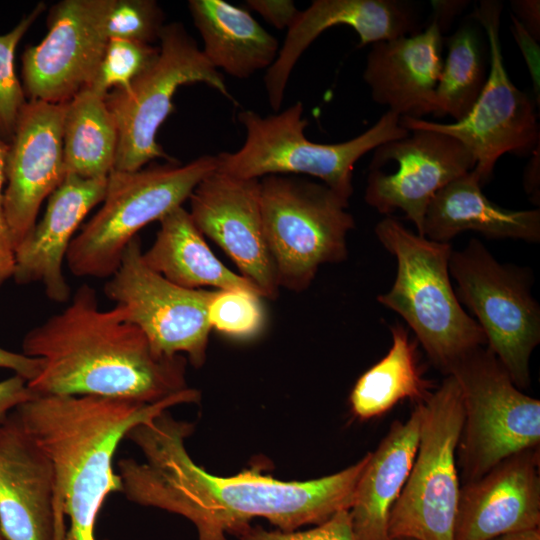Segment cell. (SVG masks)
I'll list each match as a JSON object with an SVG mask.
<instances>
[{"instance_id": "obj_1", "label": "cell", "mask_w": 540, "mask_h": 540, "mask_svg": "<svg viewBox=\"0 0 540 540\" xmlns=\"http://www.w3.org/2000/svg\"><path fill=\"white\" fill-rule=\"evenodd\" d=\"M189 422L167 410L127 434L143 460L118 462L121 492L133 503L183 516L197 540H227L256 517L282 531L319 525L352 506L370 453L335 474L309 481H281L252 467L230 476L209 474L190 457L185 440Z\"/></svg>"}, {"instance_id": "obj_2", "label": "cell", "mask_w": 540, "mask_h": 540, "mask_svg": "<svg viewBox=\"0 0 540 540\" xmlns=\"http://www.w3.org/2000/svg\"><path fill=\"white\" fill-rule=\"evenodd\" d=\"M22 353L42 360L27 382L39 395H92L155 403L187 389L186 358L157 355L118 305L101 310L82 284L68 306L26 333Z\"/></svg>"}, {"instance_id": "obj_3", "label": "cell", "mask_w": 540, "mask_h": 540, "mask_svg": "<svg viewBox=\"0 0 540 540\" xmlns=\"http://www.w3.org/2000/svg\"><path fill=\"white\" fill-rule=\"evenodd\" d=\"M199 400L187 388L155 403L92 395H39L14 414L49 458L55 495L69 519L64 540H96L98 513L112 492H121L113 457L129 431L168 408Z\"/></svg>"}, {"instance_id": "obj_4", "label": "cell", "mask_w": 540, "mask_h": 540, "mask_svg": "<svg viewBox=\"0 0 540 540\" xmlns=\"http://www.w3.org/2000/svg\"><path fill=\"white\" fill-rule=\"evenodd\" d=\"M375 234L397 261L395 281L378 302L405 320L432 363L448 375L467 353L486 345L452 287L450 243L418 235L392 216L376 225Z\"/></svg>"}, {"instance_id": "obj_5", "label": "cell", "mask_w": 540, "mask_h": 540, "mask_svg": "<svg viewBox=\"0 0 540 540\" xmlns=\"http://www.w3.org/2000/svg\"><path fill=\"white\" fill-rule=\"evenodd\" d=\"M303 112L300 101L267 116L253 110L239 112L238 120L246 132L244 144L236 152L216 155L217 170L240 179L308 175L349 201L355 163L367 152L410 133L401 125L400 116L387 110L355 138L335 144L316 143L305 136L308 121Z\"/></svg>"}, {"instance_id": "obj_6", "label": "cell", "mask_w": 540, "mask_h": 540, "mask_svg": "<svg viewBox=\"0 0 540 540\" xmlns=\"http://www.w3.org/2000/svg\"><path fill=\"white\" fill-rule=\"evenodd\" d=\"M216 169V155H203L183 165L173 162L131 172L112 170L101 208L69 246L66 262L71 273L110 278L138 231L182 206Z\"/></svg>"}, {"instance_id": "obj_7", "label": "cell", "mask_w": 540, "mask_h": 540, "mask_svg": "<svg viewBox=\"0 0 540 540\" xmlns=\"http://www.w3.org/2000/svg\"><path fill=\"white\" fill-rule=\"evenodd\" d=\"M265 240L279 287L307 289L324 264L347 258V235L355 227L349 201L323 183L296 175L260 179Z\"/></svg>"}, {"instance_id": "obj_8", "label": "cell", "mask_w": 540, "mask_h": 540, "mask_svg": "<svg viewBox=\"0 0 540 540\" xmlns=\"http://www.w3.org/2000/svg\"><path fill=\"white\" fill-rule=\"evenodd\" d=\"M417 453L388 520L390 539L454 540L460 486L456 449L464 422L452 375L421 402Z\"/></svg>"}, {"instance_id": "obj_9", "label": "cell", "mask_w": 540, "mask_h": 540, "mask_svg": "<svg viewBox=\"0 0 540 540\" xmlns=\"http://www.w3.org/2000/svg\"><path fill=\"white\" fill-rule=\"evenodd\" d=\"M157 59L128 87L110 91L106 104L116 123L118 146L113 170L131 172L162 158L175 162L157 142V132L174 110L179 87L203 83L235 102L224 77L214 68L184 25H164Z\"/></svg>"}, {"instance_id": "obj_10", "label": "cell", "mask_w": 540, "mask_h": 540, "mask_svg": "<svg viewBox=\"0 0 540 540\" xmlns=\"http://www.w3.org/2000/svg\"><path fill=\"white\" fill-rule=\"evenodd\" d=\"M448 375L455 377L462 396L458 446L466 483L511 455L539 448L540 401L519 390L488 348L467 353Z\"/></svg>"}, {"instance_id": "obj_11", "label": "cell", "mask_w": 540, "mask_h": 540, "mask_svg": "<svg viewBox=\"0 0 540 540\" xmlns=\"http://www.w3.org/2000/svg\"><path fill=\"white\" fill-rule=\"evenodd\" d=\"M449 272L457 297L477 318L487 348L518 388L530 384L529 360L540 342V307L532 297V275L501 264L477 239L452 251Z\"/></svg>"}, {"instance_id": "obj_12", "label": "cell", "mask_w": 540, "mask_h": 540, "mask_svg": "<svg viewBox=\"0 0 540 540\" xmlns=\"http://www.w3.org/2000/svg\"><path fill=\"white\" fill-rule=\"evenodd\" d=\"M501 10L498 1H481L474 12L488 37L490 68L485 86L468 115L452 124L400 117L401 125L409 131L432 130L464 144L476 160L473 170L482 186L490 180L502 155H529L540 144L536 103L512 83L504 65L499 38Z\"/></svg>"}, {"instance_id": "obj_13", "label": "cell", "mask_w": 540, "mask_h": 540, "mask_svg": "<svg viewBox=\"0 0 540 540\" xmlns=\"http://www.w3.org/2000/svg\"><path fill=\"white\" fill-rule=\"evenodd\" d=\"M104 293L141 329L157 355L185 353L194 367L204 364L212 329L208 305L214 291L180 287L149 268L138 236L126 246Z\"/></svg>"}, {"instance_id": "obj_14", "label": "cell", "mask_w": 540, "mask_h": 540, "mask_svg": "<svg viewBox=\"0 0 540 540\" xmlns=\"http://www.w3.org/2000/svg\"><path fill=\"white\" fill-rule=\"evenodd\" d=\"M475 165L472 152L459 140L415 129L374 149L364 198L380 214L390 216L401 210L422 236L431 199Z\"/></svg>"}, {"instance_id": "obj_15", "label": "cell", "mask_w": 540, "mask_h": 540, "mask_svg": "<svg viewBox=\"0 0 540 540\" xmlns=\"http://www.w3.org/2000/svg\"><path fill=\"white\" fill-rule=\"evenodd\" d=\"M111 0H63L47 17L48 33L22 55L27 100L65 103L93 82L108 42Z\"/></svg>"}, {"instance_id": "obj_16", "label": "cell", "mask_w": 540, "mask_h": 540, "mask_svg": "<svg viewBox=\"0 0 540 540\" xmlns=\"http://www.w3.org/2000/svg\"><path fill=\"white\" fill-rule=\"evenodd\" d=\"M189 200L190 216L202 235L231 258L261 297L276 299L280 287L263 231L260 179L235 178L216 169Z\"/></svg>"}, {"instance_id": "obj_17", "label": "cell", "mask_w": 540, "mask_h": 540, "mask_svg": "<svg viewBox=\"0 0 540 540\" xmlns=\"http://www.w3.org/2000/svg\"><path fill=\"white\" fill-rule=\"evenodd\" d=\"M65 103L27 100L6 157L3 211L16 249L36 224L42 202L66 176Z\"/></svg>"}, {"instance_id": "obj_18", "label": "cell", "mask_w": 540, "mask_h": 540, "mask_svg": "<svg viewBox=\"0 0 540 540\" xmlns=\"http://www.w3.org/2000/svg\"><path fill=\"white\" fill-rule=\"evenodd\" d=\"M539 448L511 455L460 488L454 540H492L539 528Z\"/></svg>"}, {"instance_id": "obj_19", "label": "cell", "mask_w": 540, "mask_h": 540, "mask_svg": "<svg viewBox=\"0 0 540 540\" xmlns=\"http://www.w3.org/2000/svg\"><path fill=\"white\" fill-rule=\"evenodd\" d=\"M344 25L355 30L360 46L419 33L412 6L399 0H314L299 11L264 77L271 108L278 112L290 74L312 42L325 30Z\"/></svg>"}, {"instance_id": "obj_20", "label": "cell", "mask_w": 540, "mask_h": 540, "mask_svg": "<svg viewBox=\"0 0 540 540\" xmlns=\"http://www.w3.org/2000/svg\"><path fill=\"white\" fill-rule=\"evenodd\" d=\"M55 474L14 411L0 425V530L6 540H54Z\"/></svg>"}, {"instance_id": "obj_21", "label": "cell", "mask_w": 540, "mask_h": 540, "mask_svg": "<svg viewBox=\"0 0 540 540\" xmlns=\"http://www.w3.org/2000/svg\"><path fill=\"white\" fill-rule=\"evenodd\" d=\"M107 178L85 179L66 174L48 197L43 218L15 249L13 279L19 285L41 283L53 302L69 301L71 288L63 263L74 234L86 215L103 201Z\"/></svg>"}, {"instance_id": "obj_22", "label": "cell", "mask_w": 540, "mask_h": 540, "mask_svg": "<svg viewBox=\"0 0 540 540\" xmlns=\"http://www.w3.org/2000/svg\"><path fill=\"white\" fill-rule=\"evenodd\" d=\"M442 44L434 19L423 32L372 44L363 73L372 99L400 117L433 114Z\"/></svg>"}, {"instance_id": "obj_23", "label": "cell", "mask_w": 540, "mask_h": 540, "mask_svg": "<svg viewBox=\"0 0 540 540\" xmlns=\"http://www.w3.org/2000/svg\"><path fill=\"white\" fill-rule=\"evenodd\" d=\"M421 403L405 422L395 421L368 462L357 483L349 509L355 540H391L390 511L412 468L419 443Z\"/></svg>"}, {"instance_id": "obj_24", "label": "cell", "mask_w": 540, "mask_h": 540, "mask_svg": "<svg viewBox=\"0 0 540 540\" xmlns=\"http://www.w3.org/2000/svg\"><path fill=\"white\" fill-rule=\"evenodd\" d=\"M475 231L490 239L540 240V210H509L491 202L472 169L451 181L431 199L422 236L448 243L461 232Z\"/></svg>"}, {"instance_id": "obj_25", "label": "cell", "mask_w": 540, "mask_h": 540, "mask_svg": "<svg viewBox=\"0 0 540 540\" xmlns=\"http://www.w3.org/2000/svg\"><path fill=\"white\" fill-rule=\"evenodd\" d=\"M188 8L203 41L202 53L217 70L246 79L275 61L277 39L248 11L223 0H190Z\"/></svg>"}, {"instance_id": "obj_26", "label": "cell", "mask_w": 540, "mask_h": 540, "mask_svg": "<svg viewBox=\"0 0 540 540\" xmlns=\"http://www.w3.org/2000/svg\"><path fill=\"white\" fill-rule=\"evenodd\" d=\"M159 223L155 241L143 252L144 262L149 268L187 289L209 286L217 290L248 289L257 292L248 280L231 271L214 255L183 206L167 213Z\"/></svg>"}, {"instance_id": "obj_27", "label": "cell", "mask_w": 540, "mask_h": 540, "mask_svg": "<svg viewBox=\"0 0 540 540\" xmlns=\"http://www.w3.org/2000/svg\"><path fill=\"white\" fill-rule=\"evenodd\" d=\"M389 328L388 353L359 377L350 394L351 409L360 419L380 416L404 399L421 403L431 393L432 384L418 363V341L400 323Z\"/></svg>"}, {"instance_id": "obj_28", "label": "cell", "mask_w": 540, "mask_h": 540, "mask_svg": "<svg viewBox=\"0 0 540 540\" xmlns=\"http://www.w3.org/2000/svg\"><path fill=\"white\" fill-rule=\"evenodd\" d=\"M118 131L106 95L88 86L65 102L63 151L66 174L107 178L114 168Z\"/></svg>"}, {"instance_id": "obj_29", "label": "cell", "mask_w": 540, "mask_h": 540, "mask_svg": "<svg viewBox=\"0 0 540 540\" xmlns=\"http://www.w3.org/2000/svg\"><path fill=\"white\" fill-rule=\"evenodd\" d=\"M448 55L435 91L434 115L465 118L487 81L483 42L470 25L461 26L447 41Z\"/></svg>"}, {"instance_id": "obj_30", "label": "cell", "mask_w": 540, "mask_h": 540, "mask_svg": "<svg viewBox=\"0 0 540 540\" xmlns=\"http://www.w3.org/2000/svg\"><path fill=\"white\" fill-rule=\"evenodd\" d=\"M44 9L45 5L39 3L11 31L0 35V139L7 144L14 136L19 114L27 102L15 73V49Z\"/></svg>"}, {"instance_id": "obj_31", "label": "cell", "mask_w": 540, "mask_h": 540, "mask_svg": "<svg viewBox=\"0 0 540 540\" xmlns=\"http://www.w3.org/2000/svg\"><path fill=\"white\" fill-rule=\"evenodd\" d=\"M159 47L124 39H108L91 87L107 95L128 87L157 59Z\"/></svg>"}, {"instance_id": "obj_32", "label": "cell", "mask_w": 540, "mask_h": 540, "mask_svg": "<svg viewBox=\"0 0 540 540\" xmlns=\"http://www.w3.org/2000/svg\"><path fill=\"white\" fill-rule=\"evenodd\" d=\"M261 296L248 289L216 290L208 305L211 328L233 337H248L263 325Z\"/></svg>"}, {"instance_id": "obj_33", "label": "cell", "mask_w": 540, "mask_h": 540, "mask_svg": "<svg viewBox=\"0 0 540 540\" xmlns=\"http://www.w3.org/2000/svg\"><path fill=\"white\" fill-rule=\"evenodd\" d=\"M164 12L153 0H111L105 22L108 39L151 44L164 27Z\"/></svg>"}, {"instance_id": "obj_34", "label": "cell", "mask_w": 540, "mask_h": 540, "mask_svg": "<svg viewBox=\"0 0 540 540\" xmlns=\"http://www.w3.org/2000/svg\"><path fill=\"white\" fill-rule=\"evenodd\" d=\"M232 536L234 540H355L349 510L338 511L327 521L303 531L267 530L250 524Z\"/></svg>"}, {"instance_id": "obj_35", "label": "cell", "mask_w": 540, "mask_h": 540, "mask_svg": "<svg viewBox=\"0 0 540 540\" xmlns=\"http://www.w3.org/2000/svg\"><path fill=\"white\" fill-rule=\"evenodd\" d=\"M8 148L9 145L0 139V286L13 277L15 266V248L2 204Z\"/></svg>"}, {"instance_id": "obj_36", "label": "cell", "mask_w": 540, "mask_h": 540, "mask_svg": "<svg viewBox=\"0 0 540 540\" xmlns=\"http://www.w3.org/2000/svg\"><path fill=\"white\" fill-rule=\"evenodd\" d=\"M246 4L279 30H288L300 11L291 0H247Z\"/></svg>"}, {"instance_id": "obj_37", "label": "cell", "mask_w": 540, "mask_h": 540, "mask_svg": "<svg viewBox=\"0 0 540 540\" xmlns=\"http://www.w3.org/2000/svg\"><path fill=\"white\" fill-rule=\"evenodd\" d=\"M512 26L511 30L513 32L514 38L522 52L524 60L527 64L532 83L533 90L536 96L537 106L539 107L540 101V67H539V56L540 50L539 45L536 39H534L522 26V24L511 15Z\"/></svg>"}, {"instance_id": "obj_38", "label": "cell", "mask_w": 540, "mask_h": 540, "mask_svg": "<svg viewBox=\"0 0 540 540\" xmlns=\"http://www.w3.org/2000/svg\"><path fill=\"white\" fill-rule=\"evenodd\" d=\"M36 395L27 381L19 375L0 381V425L21 404Z\"/></svg>"}, {"instance_id": "obj_39", "label": "cell", "mask_w": 540, "mask_h": 540, "mask_svg": "<svg viewBox=\"0 0 540 540\" xmlns=\"http://www.w3.org/2000/svg\"><path fill=\"white\" fill-rule=\"evenodd\" d=\"M0 368L12 370L29 382L40 373L42 360L0 347Z\"/></svg>"}, {"instance_id": "obj_40", "label": "cell", "mask_w": 540, "mask_h": 540, "mask_svg": "<svg viewBox=\"0 0 540 540\" xmlns=\"http://www.w3.org/2000/svg\"><path fill=\"white\" fill-rule=\"evenodd\" d=\"M514 17L537 41L540 38V2L539 0H515L511 2Z\"/></svg>"}, {"instance_id": "obj_41", "label": "cell", "mask_w": 540, "mask_h": 540, "mask_svg": "<svg viewBox=\"0 0 540 540\" xmlns=\"http://www.w3.org/2000/svg\"><path fill=\"white\" fill-rule=\"evenodd\" d=\"M539 146L532 152V156L524 171V187L526 192L531 195L533 201L539 204V175H540V154Z\"/></svg>"}, {"instance_id": "obj_42", "label": "cell", "mask_w": 540, "mask_h": 540, "mask_svg": "<svg viewBox=\"0 0 540 540\" xmlns=\"http://www.w3.org/2000/svg\"><path fill=\"white\" fill-rule=\"evenodd\" d=\"M466 1H433L434 7V20L437 21L441 30L452 21L453 17L457 15L465 6Z\"/></svg>"}, {"instance_id": "obj_43", "label": "cell", "mask_w": 540, "mask_h": 540, "mask_svg": "<svg viewBox=\"0 0 540 540\" xmlns=\"http://www.w3.org/2000/svg\"><path fill=\"white\" fill-rule=\"evenodd\" d=\"M54 540H64L66 534L65 514L63 512L59 498L54 497Z\"/></svg>"}, {"instance_id": "obj_44", "label": "cell", "mask_w": 540, "mask_h": 540, "mask_svg": "<svg viewBox=\"0 0 540 540\" xmlns=\"http://www.w3.org/2000/svg\"><path fill=\"white\" fill-rule=\"evenodd\" d=\"M492 540H540V528L509 533Z\"/></svg>"}, {"instance_id": "obj_45", "label": "cell", "mask_w": 540, "mask_h": 540, "mask_svg": "<svg viewBox=\"0 0 540 540\" xmlns=\"http://www.w3.org/2000/svg\"><path fill=\"white\" fill-rule=\"evenodd\" d=\"M0 540H6V538H5L4 535L2 534L1 530H0Z\"/></svg>"}, {"instance_id": "obj_46", "label": "cell", "mask_w": 540, "mask_h": 540, "mask_svg": "<svg viewBox=\"0 0 540 540\" xmlns=\"http://www.w3.org/2000/svg\"><path fill=\"white\" fill-rule=\"evenodd\" d=\"M392 540H410V539H392Z\"/></svg>"}]
</instances>
